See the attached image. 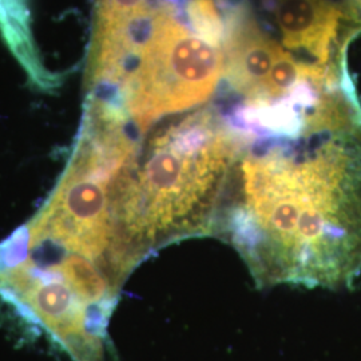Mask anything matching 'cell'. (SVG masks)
<instances>
[{
	"label": "cell",
	"instance_id": "obj_7",
	"mask_svg": "<svg viewBox=\"0 0 361 361\" xmlns=\"http://www.w3.org/2000/svg\"><path fill=\"white\" fill-rule=\"evenodd\" d=\"M340 13L349 31H361V0H328Z\"/></svg>",
	"mask_w": 361,
	"mask_h": 361
},
{
	"label": "cell",
	"instance_id": "obj_3",
	"mask_svg": "<svg viewBox=\"0 0 361 361\" xmlns=\"http://www.w3.org/2000/svg\"><path fill=\"white\" fill-rule=\"evenodd\" d=\"M182 1H166L154 34L121 92L130 121L145 135L166 116L207 104L225 73L224 46L190 26Z\"/></svg>",
	"mask_w": 361,
	"mask_h": 361
},
{
	"label": "cell",
	"instance_id": "obj_2",
	"mask_svg": "<svg viewBox=\"0 0 361 361\" xmlns=\"http://www.w3.org/2000/svg\"><path fill=\"white\" fill-rule=\"evenodd\" d=\"M244 143L214 107L142 138L113 186L116 256L126 277L162 247L212 235Z\"/></svg>",
	"mask_w": 361,
	"mask_h": 361
},
{
	"label": "cell",
	"instance_id": "obj_5",
	"mask_svg": "<svg viewBox=\"0 0 361 361\" xmlns=\"http://www.w3.org/2000/svg\"><path fill=\"white\" fill-rule=\"evenodd\" d=\"M0 35L37 89L51 92L62 85V77L51 74L39 56L31 30L30 0H0Z\"/></svg>",
	"mask_w": 361,
	"mask_h": 361
},
{
	"label": "cell",
	"instance_id": "obj_1",
	"mask_svg": "<svg viewBox=\"0 0 361 361\" xmlns=\"http://www.w3.org/2000/svg\"><path fill=\"white\" fill-rule=\"evenodd\" d=\"M244 143L212 235L258 286L336 288L361 271V128Z\"/></svg>",
	"mask_w": 361,
	"mask_h": 361
},
{
	"label": "cell",
	"instance_id": "obj_4",
	"mask_svg": "<svg viewBox=\"0 0 361 361\" xmlns=\"http://www.w3.org/2000/svg\"><path fill=\"white\" fill-rule=\"evenodd\" d=\"M281 42L302 65L336 66L343 18L328 0H271Z\"/></svg>",
	"mask_w": 361,
	"mask_h": 361
},
{
	"label": "cell",
	"instance_id": "obj_6",
	"mask_svg": "<svg viewBox=\"0 0 361 361\" xmlns=\"http://www.w3.org/2000/svg\"><path fill=\"white\" fill-rule=\"evenodd\" d=\"M152 0H95L94 32H99L147 8Z\"/></svg>",
	"mask_w": 361,
	"mask_h": 361
}]
</instances>
